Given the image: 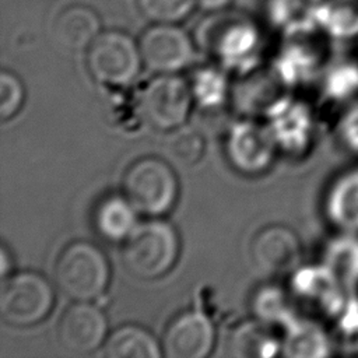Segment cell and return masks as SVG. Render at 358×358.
<instances>
[{
    "label": "cell",
    "mask_w": 358,
    "mask_h": 358,
    "mask_svg": "<svg viewBox=\"0 0 358 358\" xmlns=\"http://www.w3.org/2000/svg\"><path fill=\"white\" fill-rule=\"evenodd\" d=\"M179 253L175 228L165 221L152 220L134 227L124 239L122 260L133 275L152 280L171 270Z\"/></svg>",
    "instance_id": "cell-1"
},
{
    "label": "cell",
    "mask_w": 358,
    "mask_h": 358,
    "mask_svg": "<svg viewBox=\"0 0 358 358\" xmlns=\"http://www.w3.org/2000/svg\"><path fill=\"white\" fill-rule=\"evenodd\" d=\"M55 278L64 295L76 302H90L103 294L109 282V264L95 245L74 242L59 255Z\"/></svg>",
    "instance_id": "cell-2"
},
{
    "label": "cell",
    "mask_w": 358,
    "mask_h": 358,
    "mask_svg": "<svg viewBox=\"0 0 358 358\" xmlns=\"http://www.w3.org/2000/svg\"><path fill=\"white\" fill-rule=\"evenodd\" d=\"M123 193L137 213L161 215L178 196V180L171 166L154 157L136 161L123 176Z\"/></svg>",
    "instance_id": "cell-3"
},
{
    "label": "cell",
    "mask_w": 358,
    "mask_h": 358,
    "mask_svg": "<svg viewBox=\"0 0 358 358\" xmlns=\"http://www.w3.org/2000/svg\"><path fill=\"white\" fill-rule=\"evenodd\" d=\"M87 49L88 70L99 83L126 85L140 71L143 59L138 42L126 32L103 31Z\"/></svg>",
    "instance_id": "cell-4"
},
{
    "label": "cell",
    "mask_w": 358,
    "mask_h": 358,
    "mask_svg": "<svg viewBox=\"0 0 358 358\" xmlns=\"http://www.w3.org/2000/svg\"><path fill=\"white\" fill-rule=\"evenodd\" d=\"M53 299V289L41 274L18 273L3 280L0 315L11 326L28 327L48 316Z\"/></svg>",
    "instance_id": "cell-5"
},
{
    "label": "cell",
    "mask_w": 358,
    "mask_h": 358,
    "mask_svg": "<svg viewBox=\"0 0 358 358\" xmlns=\"http://www.w3.org/2000/svg\"><path fill=\"white\" fill-rule=\"evenodd\" d=\"M138 48L145 67L158 74H173L194 56L190 36L176 24H152L141 34Z\"/></svg>",
    "instance_id": "cell-6"
},
{
    "label": "cell",
    "mask_w": 358,
    "mask_h": 358,
    "mask_svg": "<svg viewBox=\"0 0 358 358\" xmlns=\"http://www.w3.org/2000/svg\"><path fill=\"white\" fill-rule=\"evenodd\" d=\"M192 94L187 83L173 74H159L148 83L141 106L150 124L161 130L180 127L187 119Z\"/></svg>",
    "instance_id": "cell-7"
},
{
    "label": "cell",
    "mask_w": 358,
    "mask_h": 358,
    "mask_svg": "<svg viewBox=\"0 0 358 358\" xmlns=\"http://www.w3.org/2000/svg\"><path fill=\"white\" fill-rule=\"evenodd\" d=\"M250 255L264 273L280 275L298 268L302 246L296 234L285 225H270L252 241Z\"/></svg>",
    "instance_id": "cell-8"
},
{
    "label": "cell",
    "mask_w": 358,
    "mask_h": 358,
    "mask_svg": "<svg viewBox=\"0 0 358 358\" xmlns=\"http://www.w3.org/2000/svg\"><path fill=\"white\" fill-rule=\"evenodd\" d=\"M106 330V317L99 308L90 302H77L60 317L57 336L67 351L88 354L103 344Z\"/></svg>",
    "instance_id": "cell-9"
},
{
    "label": "cell",
    "mask_w": 358,
    "mask_h": 358,
    "mask_svg": "<svg viewBox=\"0 0 358 358\" xmlns=\"http://www.w3.org/2000/svg\"><path fill=\"white\" fill-rule=\"evenodd\" d=\"M214 344V327L200 312L176 316L162 336V351L169 358H203Z\"/></svg>",
    "instance_id": "cell-10"
},
{
    "label": "cell",
    "mask_w": 358,
    "mask_h": 358,
    "mask_svg": "<svg viewBox=\"0 0 358 358\" xmlns=\"http://www.w3.org/2000/svg\"><path fill=\"white\" fill-rule=\"evenodd\" d=\"M322 206L334 232L358 234V164L334 175L324 190Z\"/></svg>",
    "instance_id": "cell-11"
},
{
    "label": "cell",
    "mask_w": 358,
    "mask_h": 358,
    "mask_svg": "<svg viewBox=\"0 0 358 358\" xmlns=\"http://www.w3.org/2000/svg\"><path fill=\"white\" fill-rule=\"evenodd\" d=\"M228 154L238 169L257 172L264 169L271 159V140L262 127L252 123H242L234 127L231 133Z\"/></svg>",
    "instance_id": "cell-12"
},
{
    "label": "cell",
    "mask_w": 358,
    "mask_h": 358,
    "mask_svg": "<svg viewBox=\"0 0 358 358\" xmlns=\"http://www.w3.org/2000/svg\"><path fill=\"white\" fill-rule=\"evenodd\" d=\"M101 32L98 14L91 7L83 4L64 8L55 21V36L57 42L71 50L88 48Z\"/></svg>",
    "instance_id": "cell-13"
},
{
    "label": "cell",
    "mask_w": 358,
    "mask_h": 358,
    "mask_svg": "<svg viewBox=\"0 0 358 358\" xmlns=\"http://www.w3.org/2000/svg\"><path fill=\"white\" fill-rule=\"evenodd\" d=\"M323 264L350 295L358 294V234L334 232L323 253Z\"/></svg>",
    "instance_id": "cell-14"
},
{
    "label": "cell",
    "mask_w": 358,
    "mask_h": 358,
    "mask_svg": "<svg viewBox=\"0 0 358 358\" xmlns=\"http://www.w3.org/2000/svg\"><path fill=\"white\" fill-rule=\"evenodd\" d=\"M94 225L106 241H124L136 227V208L124 194L109 196L96 206Z\"/></svg>",
    "instance_id": "cell-15"
},
{
    "label": "cell",
    "mask_w": 358,
    "mask_h": 358,
    "mask_svg": "<svg viewBox=\"0 0 358 358\" xmlns=\"http://www.w3.org/2000/svg\"><path fill=\"white\" fill-rule=\"evenodd\" d=\"M105 358H158L159 345L143 327L126 324L116 329L102 344Z\"/></svg>",
    "instance_id": "cell-16"
},
{
    "label": "cell",
    "mask_w": 358,
    "mask_h": 358,
    "mask_svg": "<svg viewBox=\"0 0 358 358\" xmlns=\"http://www.w3.org/2000/svg\"><path fill=\"white\" fill-rule=\"evenodd\" d=\"M289 357H326L333 354L330 334L312 322L296 323L285 340Z\"/></svg>",
    "instance_id": "cell-17"
},
{
    "label": "cell",
    "mask_w": 358,
    "mask_h": 358,
    "mask_svg": "<svg viewBox=\"0 0 358 358\" xmlns=\"http://www.w3.org/2000/svg\"><path fill=\"white\" fill-rule=\"evenodd\" d=\"M333 322V330L329 333L333 352L348 357L358 355V294L347 299Z\"/></svg>",
    "instance_id": "cell-18"
},
{
    "label": "cell",
    "mask_w": 358,
    "mask_h": 358,
    "mask_svg": "<svg viewBox=\"0 0 358 358\" xmlns=\"http://www.w3.org/2000/svg\"><path fill=\"white\" fill-rule=\"evenodd\" d=\"M320 11L326 29L336 36L358 35V0H329Z\"/></svg>",
    "instance_id": "cell-19"
},
{
    "label": "cell",
    "mask_w": 358,
    "mask_h": 358,
    "mask_svg": "<svg viewBox=\"0 0 358 358\" xmlns=\"http://www.w3.org/2000/svg\"><path fill=\"white\" fill-rule=\"evenodd\" d=\"M197 7V0H138V8L152 24H178Z\"/></svg>",
    "instance_id": "cell-20"
},
{
    "label": "cell",
    "mask_w": 358,
    "mask_h": 358,
    "mask_svg": "<svg viewBox=\"0 0 358 358\" xmlns=\"http://www.w3.org/2000/svg\"><path fill=\"white\" fill-rule=\"evenodd\" d=\"M232 354L234 355H271L275 352V344L271 337L257 324L242 326L234 333L232 337Z\"/></svg>",
    "instance_id": "cell-21"
},
{
    "label": "cell",
    "mask_w": 358,
    "mask_h": 358,
    "mask_svg": "<svg viewBox=\"0 0 358 358\" xmlns=\"http://www.w3.org/2000/svg\"><path fill=\"white\" fill-rule=\"evenodd\" d=\"M204 150V141L199 131L190 127L175 130L166 143V151L173 161L182 165H192L200 159Z\"/></svg>",
    "instance_id": "cell-22"
},
{
    "label": "cell",
    "mask_w": 358,
    "mask_h": 358,
    "mask_svg": "<svg viewBox=\"0 0 358 358\" xmlns=\"http://www.w3.org/2000/svg\"><path fill=\"white\" fill-rule=\"evenodd\" d=\"M24 99L21 81L8 71L0 74V117L1 120L13 117L20 109Z\"/></svg>",
    "instance_id": "cell-23"
},
{
    "label": "cell",
    "mask_w": 358,
    "mask_h": 358,
    "mask_svg": "<svg viewBox=\"0 0 358 358\" xmlns=\"http://www.w3.org/2000/svg\"><path fill=\"white\" fill-rule=\"evenodd\" d=\"M337 141L348 154L358 157V103L351 105L341 115L337 130Z\"/></svg>",
    "instance_id": "cell-24"
},
{
    "label": "cell",
    "mask_w": 358,
    "mask_h": 358,
    "mask_svg": "<svg viewBox=\"0 0 358 358\" xmlns=\"http://www.w3.org/2000/svg\"><path fill=\"white\" fill-rule=\"evenodd\" d=\"M232 0H197V7L206 11H222L229 6Z\"/></svg>",
    "instance_id": "cell-25"
},
{
    "label": "cell",
    "mask_w": 358,
    "mask_h": 358,
    "mask_svg": "<svg viewBox=\"0 0 358 358\" xmlns=\"http://www.w3.org/2000/svg\"><path fill=\"white\" fill-rule=\"evenodd\" d=\"M8 270H10V266H8V255H7L6 248L3 246V248H1V278H3V280L6 278Z\"/></svg>",
    "instance_id": "cell-26"
}]
</instances>
